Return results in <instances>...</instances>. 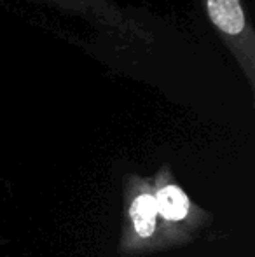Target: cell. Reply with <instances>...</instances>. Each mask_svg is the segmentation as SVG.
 I'll return each instance as SVG.
<instances>
[{"instance_id": "cell-1", "label": "cell", "mask_w": 255, "mask_h": 257, "mask_svg": "<svg viewBox=\"0 0 255 257\" xmlns=\"http://www.w3.org/2000/svg\"><path fill=\"white\" fill-rule=\"evenodd\" d=\"M126 217L131 229L129 247H142L143 243H149L154 240L157 229H159V213H157L154 191L147 184L140 186L131 198L128 200Z\"/></svg>"}, {"instance_id": "cell-2", "label": "cell", "mask_w": 255, "mask_h": 257, "mask_svg": "<svg viewBox=\"0 0 255 257\" xmlns=\"http://www.w3.org/2000/svg\"><path fill=\"white\" fill-rule=\"evenodd\" d=\"M157 213L164 224H180L189 219L192 203L177 182H163L154 189Z\"/></svg>"}, {"instance_id": "cell-3", "label": "cell", "mask_w": 255, "mask_h": 257, "mask_svg": "<svg viewBox=\"0 0 255 257\" xmlns=\"http://www.w3.org/2000/svg\"><path fill=\"white\" fill-rule=\"evenodd\" d=\"M206 11L211 23L225 37L239 39L248 34V23L239 0H206Z\"/></svg>"}]
</instances>
